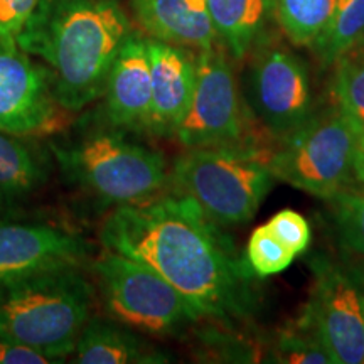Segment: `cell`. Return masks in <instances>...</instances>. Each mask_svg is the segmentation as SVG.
<instances>
[{
  "mask_svg": "<svg viewBox=\"0 0 364 364\" xmlns=\"http://www.w3.org/2000/svg\"><path fill=\"white\" fill-rule=\"evenodd\" d=\"M112 250L156 270L201 318L233 324L257 311L260 287L247 255L189 196L117 206L100 230Z\"/></svg>",
  "mask_w": 364,
  "mask_h": 364,
  "instance_id": "6da1fadb",
  "label": "cell"
},
{
  "mask_svg": "<svg viewBox=\"0 0 364 364\" xmlns=\"http://www.w3.org/2000/svg\"><path fill=\"white\" fill-rule=\"evenodd\" d=\"M129 34V17L117 0H39L16 44L43 61L59 105L78 113L102 98Z\"/></svg>",
  "mask_w": 364,
  "mask_h": 364,
  "instance_id": "7a4b0ae2",
  "label": "cell"
},
{
  "mask_svg": "<svg viewBox=\"0 0 364 364\" xmlns=\"http://www.w3.org/2000/svg\"><path fill=\"white\" fill-rule=\"evenodd\" d=\"M97 287L81 265L59 263L0 277V338L54 363L71 356Z\"/></svg>",
  "mask_w": 364,
  "mask_h": 364,
  "instance_id": "3957f363",
  "label": "cell"
},
{
  "mask_svg": "<svg viewBox=\"0 0 364 364\" xmlns=\"http://www.w3.org/2000/svg\"><path fill=\"white\" fill-rule=\"evenodd\" d=\"M51 152L68 182L107 204L149 201L169 184L162 154L136 142L132 132L105 117L54 139Z\"/></svg>",
  "mask_w": 364,
  "mask_h": 364,
  "instance_id": "277c9868",
  "label": "cell"
},
{
  "mask_svg": "<svg viewBox=\"0 0 364 364\" xmlns=\"http://www.w3.org/2000/svg\"><path fill=\"white\" fill-rule=\"evenodd\" d=\"M268 154L258 144L186 149L172 166L169 182L216 225H248L277 182Z\"/></svg>",
  "mask_w": 364,
  "mask_h": 364,
  "instance_id": "5b68a950",
  "label": "cell"
},
{
  "mask_svg": "<svg viewBox=\"0 0 364 364\" xmlns=\"http://www.w3.org/2000/svg\"><path fill=\"white\" fill-rule=\"evenodd\" d=\"M361 134L338 107L314 112L268 154L277 181L329 201L349 186Z\"/></svg>",
  "mask_w": 364,
  "mask_h": 364,
  "instance_id": "8992f818",
  "label": "cell"
},
{
  "mask_svg": "<svg viewBox=\"0 0 364 364\" xmlns=\"http://www.w3.org/2000/svg\"><path fill=\"white\" fill-rule=\"evenodd\" d=\"M91 272L108 317L135 332L177 336L201 318L169 282L134 258L105 250Z\"/></svg>",
  "mask_w": 364,
  "mask_h": 364,
  "instance_id": "52a82bcc",
  "label": "cell"
},
{
  "mask_svg": "<svg viewBox=\"0 0 364 364\" xmlns=\"http://www.w3.org/2000/svg\"><path fill=\"white\" fill-rule=\"evenodd\" d=\"M252 118L226 49L198 51L193 102L172 139L184 149L255 144Z\"/></svg>",
  "mask_w": 364,
  "mask_h": 364,
  "instance_id": "ba28073f",
  "label": "cell"
},
{
  "mask_svg": "<svg viewBox=\"0 0 364 364\" xmlns=\"http://www.w3.org/2000/svg\"><path fill=\"white\" fill-rule=\"evenodd\" d=\"M314 284L300 321L311 327L332 363L364 361V272L327 257L312 262Z\"/></svg>",
  "mask_w": 364,
  "mask_h": 364,
  "instance_id": "9c48e42d",
  "label": "cell"
},
{
  "mask_svg": "<svg viewBox=\"0 0 364 364\" xmlns=\"http://www.w3.org/2000/svg\"><path fill=\"white\" fill-rule=\"evenodd\" d=\"M252 53L245 100L253 118L280 142L316 112L307 68L292 51L268 38Z\"/></svg>",
  "mask_w": 364,
  "mask_h": 364,
  "instance_id": "30bf717a",
  "label": "cell"
},
{
  "mask_svg": "<svg viewBox=\"0 0 364 364\" xmlns=\"http://www.w3.org/2000/svg\"><path fill=\"white\" fill-rule=\"evenodd\" d=\"M66 113L46 66L16 43L0 41V130L22 139L56 135Z\"/></svg>",
  "mask_w": 364,
  "mask_h": 364,
  "instance_id": "8fae6325",
  "label": "cell"
},
{
  "mask_svg": "<svg viewBox=\"0 0 364 364\" xmlns=\"http://www.w3.org/2000/svg\"><path fill=\"white\" fill-rule=\"evenodd\" d=\"M102 115L132 134L147 132L152 110V75L147 38L130 33L113 59L103 90Z\"/></svg>",
  "mask_w": 364,
  "mask_h": 364,
  "instance_id": "7c38bea8",
  "label": "cell"
},
{
  "mask_svg": "<svg viewBox=\"0 0 364 364\" xmlns=\"http://www.w3.org/2000/svg\"><path fill=\"white\" fill-rule=\"evenodd\" d=\"M90 253L88 241L65 228L0 220V277L59 263L83 265Z\"/></svg>",
  "mask_w": 364,
  "mask_h": 364,
  "instance_id": "4fadbf2b",
  "label": "cell"
},
{
  "mask_svg": "<svg viewBox=\"0 0 364 364\" xmlns=\"http://www.w3.org/2000/svg\"><path fill=\"white\" fill-rule=\"evenodd\" d=\"M152 110L149 134L174 136L188 113L196 88V56L188 48L147 38Z\"/></svg>",
  "mask_w": 364,
  "mask_h": 364,
  "instance_id": "5bb4252c",
  "label": "cell"
},
{
  "mask_svg": "<svg viewBox=\"0 0 364 364\" xmlns=\"http://www.w3.org/2000/svg\"><path fill=\"white\" fill-rule=\"evenodd\" d=\"M132 12L152 39L198 51L216 46L206 0H132Z\"/></svg>",
  "mask_w": 364,
  "mask_h": 364,
  "instance_id": "9a60e30c",
  "label": "cell"
},
{
  "mask_svg": "<svg viewBox=\"0 0 364 364\" xmlns=\"http://www.w3.org/2000/svg\"><path fill=\"white\" fill-rule=\"evenodd\" d=\"M73 363L80 364H132L164 363L166 358L150 348L134 329L112 317L91 316L81 331L73 351Z\"/></svg>",
  "mask_w": 364,
  "mask_h": 364,
  "instance_id": "2e32d148",
  "label": "cell"
},
{
  "mask_svg": "<svg viewBox=\"0 0 364 364\" xmlns=\"http://www.w3.org/2000/svg\"><path fill=\"white\" fill-rule=\"evenodd\" d=\"M218 41L231 56L243 59L267 38L275 19V0H206Z\"/></svg>",
  "mask_w": 364,
  "mask_h": 364,
  "instance_id": "e0dca14e",
  "label": "cell"
},
{
  "mask_svg": "<svg viewBox=\"0 0 364 364\" xmlns=\"http://www.w3.org/2000/svg\"><path fill=\"white\" fill-rule=\"evenodd\" d=\"M48 181V166L36 150L0 130V211L27 201Z\"/></svg>",
  "mask_w": 364,
  "mask_h": 364,
  "instance_id": "ac0fdd59",
  "label": "cell"
},
{
  "mask_svg": "<svg viewBox=\"0 0 364 364\" xmlns=\"http://www.w3.org/2000/svg\"><path fill=\"white\" fill-rule=\"evenodd\" d=\"M338 0H275V19L294 46L312 48L332 19Z\"/></svg>",
  "mask_w": 364,
  "mask_h": 364,
  "instance_id": "d6986e66",
  "label": "cell"
},
{
  "mask_svg": "<svg viewBox=\"0 0 364 364\" xmlns=\"http://www.w3.org/2000/svg\"><path fill=\"white\" fill-rule=\"evenodd\" d=\"M331 91L336 107L364 134V38L332 65Z\"/></svg>",
  "mask_w": 364,
  "mask_h": 364,
  "instance_id": "ffe728a7",
  "label": "cell"
},
{
  "mask_svg": "<svg viewBox=\"0 0 364 364\" xmlns=\"http://www.w3.org/2000/svg\"><path fill=\"white\" fill-rule=\"evenodd\" d=\"M364 38V0H338L332 19L312 49L321 66L331 68L339 56Z\"/></svg>",
  "mask_w": 364,
  "mask_h": 364,
  "instance_id": "44dd1931",
  "label": "cell"
},
{
  "mask_svg": "<svg viewBox=\"0 0 364 364\" xmlns=\"http://www.w3.org/2000/svg\"><path fill=\"white\" fill-rule=\"evenodd\" d=\"M329 204L339 243L348 252L364 257V188L346 186L332 196Z\"/></svg>",
  "mask_w": 364,
  "mask_h": 364,
  "instance_id": "7402d4cb",
  "label": "cell"
},
{
  "mask_svg": "<svg viewBox=\"0 0 364 364\" xmlns=\"http://www.w3.org/2000/svg\"><path fill=\"white\" fill-rule=\"evenodd\" d=\"M247 260L258 279L277 275L292 265L295 253L285 247L267 225L258 226L248 240Z\"/></svg>",
  "mask_w": 364,
  "mask_h": 364,
  "instance_id": "603a6c76",
  "label": "cell"
},
{
  "mask_svg": "<svg viewBox=\"0 0 364 364\" xmlns=\"http://www.w3.org/2000/svg\"><path fill=\"white\" fill-rule=\"evenodd\" d=\"M275 361L290 364H331L332 359L311 327L299 318L294 329L284 331L275 344Z\"/></svg>",
  "mask_w": 364,
  "mask_h": 364,
  "instance_id": "cb8c5ba5",
  "label": "cell"
},
{
  "mask_svg": "<svg viewBox=\"0 0 364 364\" xmlns=\"http://www.w3.org/2000/svg\"><path fill=\"white\" fill-rule=\"evenodd\" d=\"M267 226L287 248L292 250L295 257L306 252L312 241V231L309 221L294 209H284V211L277 213L267 223Z\"/></svg>",
  "mask_w": 364,
  "mask_h": 364,
  "instance_id": "d4e9b609",
  "label": "cell"
},
{
  "mask_svg": "<svg viewBox=\"0 0 364 364\" xmlns=\"http://www.w3.org/2000/svg\"><path fill=\"white\" fill-rule=\"evenodd\" d=\"M39 0H0V41L16 43Z\"/></svg>",
  "mask_w": 364,
  "mask_h": 364,
  "instance_id": "484cf974",
  "label": "cell"
},
{
  "mask_svg": "<svg viewBox=\"0 0 364 364\" xmlns=\"http://www.w3.org/2000/svg\"><path fill=\"white\" fill-rule=\"evenodd\" d=\"M54 363L51 358L44 356L34 349L22 348L0 338V364H46Z\"/></svg>",
  "mask_w": 364,
  "mask_h": 364,
  "instance_id": "4316f807",
  "label": "cell"
},
{
  "mask_svg": "<svg viewBox=\"0 0 364 364\" xmlns=\"http://www.w3.org/2000/svg\"><path fill=\"white\" fill-rule=\"evenodd\" d=\"M354 176L359 182H364V134L361 135L356 150V162H354Z\"/></svg>",
  "mask_w": 364,
  "mask_h": 364,
  "instance_id": "83f0119b",
  "label": "cell"
},
{
  "mask_svg": "<svg viewBox=\"0 0 364 364\" xmlns=\"http://www.w3.org/2000/svg\"><path fill=\"white\" fill-rule=\"evenodd\" d=\"M363 363H364V361H363Z\"/></svg>",
  "mask_w": 364,
  "mask_h": 364,
  "instance_id": "f1b7e54d",
  "label": "cell"
}]
</instances>
